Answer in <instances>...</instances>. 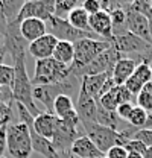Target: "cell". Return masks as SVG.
Returning a JSON list of instances; mask_svg holds the SVG:
<instances>
[{"mask_svg": "<svg viewBox=\"0 0 152 158\" xmlns=\"http://www.w3.org/2000/svg\"><path fill=\"white\" fill-rule=\"evenodd\" d=\"M14 65V72H15V78H14V85H12V96L14 102L21 103L23 106H26L29 110V113L37 117L41 114V111L35 105V99H34V85H32V79L27 75V69H26V55H21L17 59H14L12 62Z\"/></svg>", "mask_w": 152, "mask_h": 158, "instance_id": "6da1fadb", "label": "cell"}, {"mask_svg": "<svg viewBox=\"0 0 152 158\" xmlns=\"http://www.w3.org/2000/svg\"><path fill=\"white\" fill-rule=\"evenodd\" d=\"M72 69L69 65L59 64L53 58L40 59L35 61V73L32 78V85L40 87V85H50V84H59L70 78Z\"/></svg>", "mask_w": 152, "mask_h": 158, "instance_id": "7a4b0ae2", "label": "cell"}, {"mask_svg": "<svg viewBox=\"0 0 152 158\" xmlns=\"http://www.w3.org/2000/svg\"><path fill=\"white\" fill-rule=\"evenodd\" d=\"M73 47H75V59H73V64L70 65V69H72V73L76 76L84 67L90 65L100 53H103L107 49H110L111 43L103 41V40L85 38L76 41Z\"/></svg>", "mask_w": 152, "mask_h": 158, "instance_id": "3957f363", "label": "cell"}, {"mask_svg": "<svg viewBox=\"0 0 152 158\" xmlns=\"http://www.w3.org/2000/svg\"><path fill=\"white\" fill-rule=\"evenodd\" d=\"M6 151L12 158H31L32 149V140L29 129L24 123H9L8 125V134H6Z\"/></svg>", "mask_w": 152, "mask_h": 158, "instance_id": "277c9868", "label": "cell"}, {"mask_svg": "<svg viewBox=\"0 0 152 158\" xmlns=\"http://www.w3.org/2000/svg\"><path fill=\"white\" fill-rule=\"evenodd\" d=\"M47 24V34H52L58 41H67L75 44L76 41L90 38V40H102L99 35H96L93 32H82L79 29L73 27L67 20L58 19V17H52L46 21ZM105 41V40H103Z\"/></svg>", "mask_w": 152, "mask_h": 158, "instance_id": "5b68a950", "label": "cell"}, {"mask_svg": "<svg viewBox=\"0 0 152 158\" xmlns=\"http://www.w3.org/2000/svg\"><path fill=\"white\" fill-rule=\"evenodd\" d=\"M122 58H123V55L119 53L116 50V47L111 44V47L107 49L103 53H100L90 65L84 67L76 75V78L79 79V81H82V78H85V76H95V75H102V73L113 75V70H114V67H116V64H117V61Z\"/></svg>", "mask_w": 152, "mask_h": 158, "instance_id": "8992f818", "label": "cell"}, {"mask_svg": "<svg viewBox=\"0 0 152 158\" xmlns=\"http://www.w3.org/2000/svg\"><path fill=\"white\" fill-rule=\"evenodd\" d=\"M116 50L119 53H122L123 56L126 55H146V56H152V44L146 43L145 40L138 38L137 35H134L131 32H126L123 35H117L114 37L111 41Z\"/></svg>", "mask_w": 152, "mask_h": 158, "instance_id": "52a82bcc", "label": "cell"}, {"mask_svg": "<svg viewBox=\"0 0 152 158\" xmlns=\"http://www.w3.org/2000/svg\"><path fill=\"white\" fill-rule=\"evenodd\" d=\"M84 132L95 143V146L103 155H107V152L111 148L117 146V141H119V131H114L111 128L102 126L99 123H95V125H90V126L84 128Z\"/></svg>", "mask_w": 152, "mask_h": 158, "instance_id": "ba28073f", "label": "cell"}, {"mask_svg": "<svg viewBox=\"0 0 152 158\" xmlns=\"http://www.w3.org/2000/svg\"><path fill=\"white\" fill-rule=\"evenodd\" d=\"M55 15V0H27L24 2L21 11H20L17 23H21L27 19H38L47 21Z\"/></svg>", "mask_w": 152, "mask_h": 158, "instance_id": "9c48e42d", "label": "cell"}, {"mask_svg": "<svg viewBox=\"0 0 152 158\" xmlns=\"http://www.w3.org/2000/svg\"><path fill=\"white\" fill-rule=\"evenodd\" d=\"M123 8L126 11V29H128V32H131L134 35H137L138 38L145 40L146 43L152 44L151 31H149V20L146 19L145 15H141L140 12L131 9L129 8V2H125Z\"/></svg>", "mask_w": 152, "mask_h": 158, "instance_id": "30bf717a", "label": "cell"}, {"mask_svg": "<svg viewBox=\"0 0 152 158\" xmlns=\"http://www.w3.org/2000/svg\"><path fill=\"white\" fill-rule=\"evenodd\" d=\"M75 110L79 116L82 128H87L90 125L97 123L96 120V113H97V102L93 98H90L85 91L79 88L78 91V99L75 103Z\"/></svg>", "mask_w": 152, "mask_h": 158, "instance_id": "8fae6325", "label": "cell"}, {"mask_svg": "<svg viewBox=\"0 0 152 158\" xmlns=\"http://www.w3.org/2000/svg\"><path fill=\"white\" fill-rule=\"evenodd\" d=\"M133 98H135V96H134L125 85H116L113 90H110L107 94H103V96L100 98L99 103H100L105 110L116 113L117 108H119V105L131 102Z\"/></svg>", "mask_w": 152, "mask_h": 158, "instance_id": "7c38bea8", "label": "cell"}, {"mask_svg": "<svg viewBox=\"0 0 152 158\" xmlns=\"http://www.w3.org/2000/svg\"><path fill=\"white\" fill-rule=\"evenodd\" d=\"M58 44V40L52 35V34H46L44 37L35 40L29 44L27 47V52L31 53V56L34 59H47L53 56V52H55V47Z\"/></svg>", "mask_w": 152, "mask_h": 158, "instance_id": "4fadbf2b", "label": "cell"}, {"mask_svg": "<svg viewBox=\"0 0 152 158\" xmlns=\"http://www.w3.org/2000/svg\"><path fill=\"white\" fill-rule=\"evenodd\" d=\"M90 27H91V32L99 35L102 40L110 41V43L113 41V24H111V17L108 12L100 9L99 12L90 15Z\"/></svg>", "mask_w": 152, "mask_h": 158, "instance_id": "5bb4252c", "label": "cell"}, {"mask_svg": "<svg viewBox=\"0 0 152 158\" xmlns=\"http://www.w3.org/2000/svg\"><path fill=\"white\" fill-rule=\"evenodd\" d=\"M152 81V70H151V64L141 62L137 65L135 72L133 73V76L126 81L125 87L133 93L134 96L137 98V94L143 90V87Z\"/></svg>", "mask_w": 152, "mask_h": 158, "instance_id": "9a60e30c", "label": "cell"}, {"mask_svg": "<svg viewBox=\"0 0 152 158\" xmlns=\"http://www.w3.org/2000/svg\"><path fill=\"white\" fill-rule=\"evenodd\" d=\"M20 34L29 44L35 40L41 38L47 34V24L46 21L38 19H27L20 23Z\"/></svg>", "mask_w": 152, "mask_h": 158, "instance_id": "2e32d148", "label": "cell"}, {"mask_svg": "<svg viewBox=\"0 0 152 158\" xmlns=\"http://www.w3.org/2000/svg\"><path fill=\"white\" fill-rule=\"evenodd\" d=\"M113 75L110 73H102V75H95V76H85L81 81V90L85 91L90 98H93L96 102H99V99L102 96V90L103 85Z\"/></svg>", "mask_w": 152, "mask_h": 158, "instance_id": "e0dca14e", "label": "cell"}, {"mask_svg": "<svg viewBox=\"0 0 152 158\" xmlns=\"http://www.w3.org/2000/svg\"><path fill=\"white\" fill-rule=\"evenodd\" d=\"M57 123H58L57 116L44 111V113H41L40 116L34 118V131L41 137L52 140L53 134H55V129H57Z\"/></svg>", "mask_w": 152, "mask_h": 158, "instance_id": "ac0fdd59", "label": "cell"}, {"mask_svg": "<svg viewBox=\"0 0 152 158\" xmlns=\"http://www.w3.org/2000/svg\"><path fill=\"white\" fill-rule=\"evenodd\" d=\"M137 61L129 56H123L117 61L116 67L113 70V81L116 85H125L126 81L133 76V73L137 69Z\"/></svg>", "mask_w": 152, "mask_h": 158, "instance_id": "d6986e66", "label": "cell"}, {"mask_svg": "<svg viewBox=\"0 0 152 158\" xmlns=\"http://www.w3.org/2000/svg\"><path fill=\"white\" fill-rule=\"evenodd\" d=\"M70 152L78 158H99L103 155L87 135H82V137L78 138L73 143Z\"/></svg>", "mask_w": 152, "mask_h": 158, "instance_id": "ffe728a7", "label": "cell"}, {"mask_svg": "<svg viewBox=\"0 0 152 158\" xmlns=\"http://www.w3.org/2000/svg\"><path fill=\"white\" fill-rule=\"evenodd\" d=\"M52 58L58 61L59 64H64V65L70 67L73 64V59H75V47H73V44L67 43V41H58Z\"/></svg>", "mask_w": 152, "mask_h": 158, "instance_id": "44dd1931", "label": "cell"}, {"mask_svg": "<svg viewBox=\"0 0 152 158\" xmlns=\"http://www.w3.org/2000/svg\"><path fill=\"white\" fill-rule=\"evenodd\" d=\"M67 21H69L73 27L82 31V32H91V27H90V15H88L81 6L75 8V9L69 14Z\"/></svg>", "mask_w": 152, "mask_h": 158, "instance_id": "7402d4cb", "label": "cell"}, {"mask_svg": "<svg viewBox=\"0 0 152 158\" xmlns=\"http://www.w3.org/2000/svg\"><path fill=\"white\" fill-rule=\"evenodd\" d=\"M96 120H97V123H99V125H102V126H107V128H111V129H114V131H119L120 118H119V116H117V113L105 110L99 102H97Z\"/></svg>", "mask_w": 152, "mask_h": 158, "instance_id": "603a6c76", "label": "cell"}, {"mask_svg": "<svg viewBox=\"0 0 152 158\" xmlns=\"http://www.w3.org/2000/svg\"><path fill=\"white\" fill-rule=\"evenodd\" d=\"M123 5H125V2H122V6H120V8L114 9L113 12H110L114 37L123 35V34L128 32V29H126V11H125Z\"/></svg>", "mask_w": 152, "mask_h": 158, "instance_id": "cb8c5ba5", "label": "cell"}, {"mask_svg": "<svg viewBox=\"0 0 152 158\" xmlns=\"http://www.w3.org/2000/svg\"><path fill=\"white\" fill-rule=\"evenodd\" d=\"M73 111H75V103H73L70 96L61 94V96H58L55 99V102H53V116H57L58 118H64Z\"/></svg>", "mask_w": 152, "mask_h": 158, "instance_id": "d4e9b609", "label": "cell"}, {"mask_svg": "<svg viewBox=\"0 0 152 158\" xmlns=\"http://www.w3.org/2000/svg\"><path fill=\"white\" fill-rule=\"evenodd\" d=\"M0 3H2V9H3V14H5L8 24L17 20L20 11L24 5L23 0H0Z\"/></svg>", "mask_w": 152, "mask_h": 158, "instance_id": "484cf974", "label": "cell"}, {"mask_svg": "<svg viewBox=\"0 0 152 158\" xmlns=\"http://www.w3.org/2000/svg\"><path fill=\"white\" fill-rule=\"evenodd\" d=\"M135 99H137V106L143 108L148 114L152 113V81L143 87V90L137 94Z\"/></svg>", "mask_w": 152, "mask_h": 158, "instance_id": "4316f807", "label": "cell"}, {"mask_svg": "<svg viewBox=\"0 0 152 158\" xmlns=\"http://www.w3.org/2000/svg\"><path fill=\"white\" fill-rule=\"evenodd\" d=\"M78 6H81V5L76 0H55V15L53 17L67 20L69 14Z\"/></svg>", "mask_w": 152, "mask_h": 158, "instance_id": "83f0119b", "label": "cell"}, {"mask_svg": "<svg viewBox=\"0 0 152 158\" xmlns=\"http://www.w3.org/2000/svg\"><path fill=\"white\" fill-rule=\"evenodd\" d=\"M146 122H148V113H146L143 108H140V106L135 105L133 113H131V116L128 118V123H129L131 126H134V128L141 129V128H145Z\"/></svg>", "mask_w": 152, "mask_h": 158, "instance_id": "f1b7e54d", "label": "cell"}, {"mask_svg": "<svg viewBox=\"0 0 152 158\" xmlns=\"http://www.w3.org/2000/svg\"><path fill=\"white\" fill-rule=\"evenodd\" d=\"M14 78H15L14 65L0 64V85H2V87H11V88H12Z\"/></svg>", "mask_w": 152, "mask_h": 158, "instance_id": "f546056e", "label": "cell"}, {"mask_svg": "<svg viewBox=\"0 0 152 158\" xmlns=\"http://www.w3.org/2000/svg\"><path fill=\"white\" fill-rule=\"evenodd\" d=\"M129 8L140 12L141 15H145L148 20H152V6L151 2L146 0H135V2H129Z\"/></svg>", "mask_w": 152, "mask_h": 158, "instance_id": "4dcf8cb0", "label": "cell"}, {"mask_svg": "<svg viewBox=\"0 0 152 158\" xmlns=\"http://www.w3.org/2000/svg\"><path fill=\"white\" fill-rule=\"evenodd\" d=\"M125 149L128 151V154H138V155H143L145 157V154H146V146L141 143V141H138V140H131V141H128L126 144H125Z\"/></svg>", "mask_w": 152, "mask_h": 158, "instance_id": "1f68e13d", "label": "cell"}, {"mask_svg": "<svg viewBox=\"0 0 152 158\" xmlns=\"http://www.w3.org/2000/svg\"><path fill=\"white\" fill-rule=\"evenodd\" d=\"M12 106L0 103V128L9 125V122L12 120Z\"/></svg>", "mask_w": 152, "mask_h": 158, "instance_id": "d6a6232c", "label": "cell"}, {"mask_svg": "<svg viewBox=\"0 0 152 158\" xmlns=\"http://www.w3.org/2000/svg\"><path fill=\"white\" fill-rule=\"evenodd\" d=\"M134 138L138 140V141H141L146 148H149V146H152V129L141 128V129L137 131V134H135V137Z\"/></svg>", "mask_w": 152, "mask_h": 158, "instance_id": "836d02e7", "label": "cell"}, {"mask_svg": "<svg viewBox=\"0 0 152 158\" xmlns=\"http://www.w3.org/2000/svg\"><path fill=\"white\" fill-rule=\"evenodd\" d=\"M81 8H82L88 15H93V14L99 12V11L102 9L99 0H84V2L81 3Z\"/></svg>", "mask_w": 152, "mask_h": 158, "instance_id": "e575fe53", "label": "cell"}, {"mask_svg": "<svg viewBox=\"0 0 152 158\" xmlns=\"http://www.w3.org/2000/svg\"><path fill=\"white\" fill-rule=\"evenodd\" d=\"M0 103H5V105H9V106L15 105L11 87H2L0 85Z\"/></svg>", "mask_w": 152, "mask_h": 158, "instance_id": "d590c367", "label": "cell"}, {"mask_svg": "<svg viewBox=\"0 0 152 158\" xmlns=\"http://www.w3.org/2000/svg\"><path fill=\"white\" fill-rule=\"evenodd\" d=\"M134 110V105L131 102H128V103H122V105H119V108H117V116L120 120H126L128 122V118L131 116V113H133Z\"/></svg>", "mask_w": 152, "mask_h": 158, "instance_id": "8d00e7d4", "label": "cell"}, {"mask_svg": "<svg viewBox=\"0 0 152 158\" xmlns=\"http://www.w3.org/2000/svg\"><path fill=\"white\" fill-rule=\"evenodd\" d=\"M107 158H128V151L123 146H114L107 152Z\"/></svg>", "mask_w": 152, "mask_h": 158, "instance_id": "74e56055", "label": "cell"}, {"mask_svg": "<svg viewBox=\"0 0 152 158\" xmlns=\"http://www.w3.org/2000/svg\"><path fill=\"white\" fill-rule=\"evenodd\" d=\"M6 29H8V21L5 19V14H3V9H2V3H0V31L6 35Z\"/></svg>", "mask_w": 152, "mask_h": 158, "instance_id": "f35d334b", "label": "cell"}, {"mask_svg": "<svg viewBox=\"0 0 152 158\" xmlns=\"http://www.w3.org/2000/svg\"><path fill=\"white\" fill-rule=\"evenodd\" d=\"M6 55H8V52H6L5 46H3V44H0V64H5L3 61H5V58H6Z\"/></svg>", "mask_w": 152, "mask_h": 158, "instance_id": "ab89813d", "label": "cell"}, {"mask_svg": "<svg viewBox=\"0 0 152 158\" xmlns=\"http://www.w3.org/2000/svg\"><path fill=\"white\" fill-rule=\"evenodd\" d=\"M145 128H146V129H152V113L148 114V122H146Z\"/></svg>", "mask_w": 152, "mask_h": 158, "instance_id": "60d3db41", "label": "cell"}, {"mask_svg": "<svg viewBox=\"0 0 152 158\" xmlns=\"http://www.w3.org/2000/svg\"><path fill=\"white\" fill-rule=\"evenodd\" d=\"M58 158H78V157H75L72 152H67V154H59Z\"/></svg>", "mask_w": 152, "mask_h": 158, "instance_id": "b9f144b4", "label": "cell"}, {"mask_svg": "<svg viewBox=\"0 0 152 158\" xmlns=\"http://www.w3.org/2000/svg\"><path fill=\"white\" fill-rule=\"evenodd\" d=\"M145 158H152V146H149L146 149V154H145Z\"/></svg>", "mask_w": 152, "mask_h": 158, "instance_id": "7bdbcfd3", "label": "cell"}, {"mask_svg": "<svg viewBox=\"0 0 152 158\" xmlns=\"http://www.w3.org/2000/svg\"><path fill=\"white\" fill-rule=\"evenodd\" d=\"M128 158H145V157L138 155V154H128Z\"/></svg>", "mask_w": 152, "mask_h": 158, "instance_id": "ee69618b", "label": "cell"}, {"mask_svg": "<svg viewBox=\"0 0 152 158\" xmlns=\"http://www.w3.org/2000/svg\"><path fill=\"white\" fill-rule=\"evenodd\" d=\"M0 44H5V34L0 31Z\"/></svg>", "mask_w": 152, "mask_h": 158, "instance_id": "f6af8a7d", "label": "cell"}, {"mask_svg": "<svg viewBox=\"0 0 152 158\" xmlns=\"http://www.w3.org/2000/svg\"><path fill=\"white\" fill-rule=\"evenodd\" d=\"M149 31H151V41H152V20H149Z\"/></svg>", "mask_w": 152, "mask_h": 158, "instance_id": "bcb514c9", "label": "cell"}, {"mask_svg": "<svg viewBox=\"0 0 152 158\" xmlns=\"http://www.w3.org/2000/svg\"><path fill=\"white\" fill-rule=\"evenodd\" d=\"M99 158H107V157H105V155H102V157H99Z\"/></svg>", "mask_w": 152, "mask_h": 158, "instance_id": "7dc6e473", "label": "cell"}, {"mask_svg": "<svg viewBox=\"0 0 152 158\" xmlns=\"http://www.w3.org/2000/svg\"><path fill=\"white\" fill-rule=\"evenodd\" d=\"M151 70H152V62H151Z\"/></svg>", "mask_w": 152, "mask_h": 158, "instance_id": "c3c4849f", "label": "cell"}, {"mask_svg": "<svg viewBox=\"0 0 152 158\" xmlns=\"http://www.w3.org/2000/svg\"><path fill=\"white\" fill-rule=\"evenodd\" d=\"M2 158H6V157H2Z\"/></svg>", "mask_w": 152, "mask_h": 158, "instance_id": "681fc988", "label": "cell"}, {"mask_svg": "<svg viewBox=\"0 0 152 158\" xmlns=\"http://www.w3.org/2000/svg\"><path fill=\"white\" fill-rule=\"evenodd\" d=\"M151 6H152V2H151Z\"/></svg>", "mask_w": 152, "mask_h": 158, "instance_id": "f907efd6", "label": "cell"}]
</instances>
